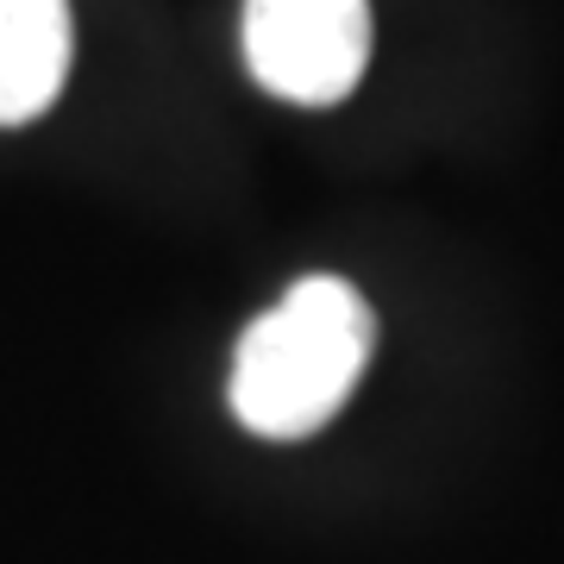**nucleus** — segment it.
<instances>
[{
  "label": "nucleus",
  "instance_id": "2",
  "mask_svg": "<svg viewBox=\"0 0 564 564\" xmlns=\"http://www.w3.org/2000/svg\"><path fill=\"white\" fill-rule=\"evenodd\" d=\"M245 63L289 107H333L370 63L364 0H245Z\"/></svg>",
  "mask_w": 564,
  "mask_h": 564
},
{
  "label": "nucleus",
  "instance_id": "3",
  "mask_svg": "<svg viewBox=\"0 0 564 564\" xmlns=\"http://www.w3.org/2000/svg\"><path fill=\"white\" fill-rule=\"evenodd\" d=\"M69 0H0V126H32L69 82Z\"/></svg>",
  "mask_w": 564,
  "mask_h": 564
},
{
  "label": "nucleus",
  "instance_id": "1",
  "mask_svg": "<svg viewBox=\"0 0 564 564\" xmlns=\"http://www.w3.org/2000/svg\"><path fill=\"white\" fill-rule=\"evenodd\" d=\"M370 351H377L370 302L339 276H302L245 326L226 402L258 440H307L345 408Z\"/></svg>",
  "mask_w": 564,
  "mask_h": 564
}]
</instances>
